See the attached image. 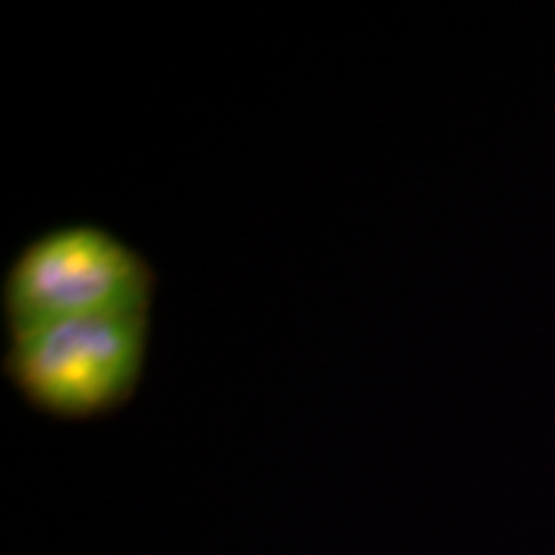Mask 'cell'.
<instances>
[{
  "mask_svg": "<svg viewBox=\"0 0 555 555\" xmlns=\"http://www.w3.org/2000/svg\"><path fill=\"white\" fill-rule=\"evenodd\" d=\"M155 270L134 247L95 224H67L31 240L3 281L9 332L80 317L150 314Z\"/></svg>",
  "mask_w": 555,
  "mask_h": 555,
  "instance_id": "cell-2",
  "label": "cell"
},
{
  "mask_svg": "<svg viewBox=\"0 0 555 555\" xmlns=\"http://www.w3.org/2000/svg\"><path fill=\"white\" fill-rule=\"evenodd\" d=\"M150 347V314L80 317L9 332L5 378L39 412L90 420L134 397Z\"/></svg>",
  "mask_w": 555,
  "mask_h": 555,
  "instance_id": "cell-1",
  "label": "cell"
}]
</instances>
